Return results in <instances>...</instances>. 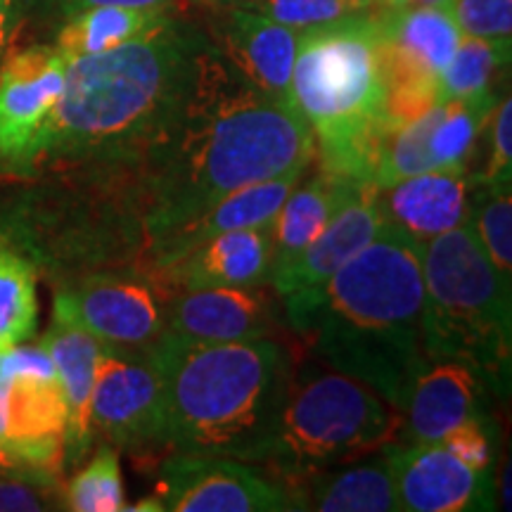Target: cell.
Listing matches in <instances>:
<instances>
[{
    "instance_id": "6da1fadb",
    "label": "cell",
    "mask_w": 512,
    "mask_h": 512,
    "mask_svg": "<svg viewBox=\"0 0 512 512\" xmlns=\"http://www.w3.org/2000/svg\"><path fill=\"white\" fill-rule=\"evenodd\" d=\"M313 157L302 114L235 79L207 46L181 117L145 164L152 252L230 192L306 169Z\"/></svg>"
},
{
    "instance_id": "7a4b0ae2",
    "label": "cell",
    "mask_w": 512,
    "mask_h": 512,
    "mask_svg": "<svg viewBox=\"0 0 512 512\" xmlns=\"http://www.w3.org/2000/svg\"><path fill=\"white\" fill-rule=\"evenodd\" d=\"M207 46V31L171 15L124 46L69 60L31 176L83 164H147L181 117Z\"/></svg>"
},
{
    "instance_id": "3957f363",
    "label": "cell",
    "mask_w": 512,
    "mask_h": 512,
    "mask_svg": "<svg viewBox=\"0 0 512 512\" xmlns=\"http://www.w3.org/2000/svg\"><path fill=\"white\" fill-rule=\"evenodd\" d=\"M280 302L287 328L309 337L325 366L368 384L401 413L413 382L432 363L420 242L382 223L328 283Z\"/></svg>"
},
{
    "instance_id": "277c9868",
    "label": "cell",
    "mask_w": 512,
    "mask_h": 512,
    "mask_svg": "<svg viewBox=\"0 0 512 512\" xmlns=\"http://www.w3.org/2000/svg\"><path fill=\"white\" fill-rule=\"evenodd\" d=\"M145 164H83L0 181V242L50 287L152 261Z\"/></svg>"
},
{
    "instance_id": "5b68a950",
    "label": "cell",
    "mask_w": 512,
    "mask_h": 512,
    "mask_svg": "<svg viewBox=\"0 0 512 512\" xmlns=\"http://www.w3.org/2000/svg\"><path fill=\"white\" fill-rule=\"evenodd\" d=\"M166 394L171 451L259 463L292 377L273 337L197 342L164 332L147 351Z\"/></svg>"
},
{
    "instance_id": "8992f818",
    "label": "cell",
    "mask_w": 512,
    "mask_h": 512,
    "mask_svg": "<svg viewBox=\"0 0 512 512\" xmlns=\"http://www.w3.org/2000/svg\"><path fill=\"white\" fill-rule=\"evenodd\" d=\"M290 102L309 124L320 166L370 183L384 117V76L373 12L299 34Z\"/></svg>"
},
{
    "instance_id": "52a82bcc",
    "label": "cell",
    "mask_w": 512,
    "mask_h": 512,
    "mask_svg": "<svg viewBox=\"0 0 512 512\" xmlns=\"http://www.w3.org/2000/svg\"><path fill=\"white\" fill-rule=\"evenodd\" d=\"M425 349L430 361H463L508 399L512 370L510 280L496 271L470 221L422 245Z\"/></svg>"
},
{
    "instance_id": "ba28073f",
    "label": "cell",
    "mask_w": 512,
    "mask_h": 512,
    "mask_svg": "<svg viewBox=\"0 0 512 512\" xmlns=\"http://www.w3.org/2000/svg\"><path fill=\"white\" fill-rule=\"evenodd\" d=\"M403 418L375 389L330 366L292 370L283 408L259 463L292 486L316 472L394 444Z\"/></svg>"
},
{
    "instance_id": "9c48e42d",
    "label": "cell",
    "mask_w": 512,
    "mask_h": 512,
    "mask_svg": "<svg viewBox=\"0 0 512 512\" xmlns=\"http://www.w3.org/2000/svg\"><path fill=\"white\" fill-rule=\"evenodd\" d=\"M178 292L157 264L110 268L53 285V313L81 325L102 349L147 354L166 332Z\"/></svg>"
},
{
    "instance_id": "30bf717a",
    "label": "cell",
    "mask_w": 512,
    "mask_h": 512,
    "mask_svg": "<svg viewBox=\"0 0 512 512\" xmlns=\"http://www.w3.org/2000/svg\"><path fill=\"white\" fill-rule=\"evenodd\" d=\"M67 403L41 344L0 351V446L19 463L64 472Z\"/></svg>"
},
{
    "instance_id": "8fae6325",
    "label": "cell",
    "mask_w": 512,
    "mask_h": 512,
    "mask_svg": "<svg viewBox=\"0 0 512 512\" xmlns=\"http://www.w3.org/2000/svg\"><path fill=\"white\" fill-rule=\"evenodd\" d=\"M93 437L133 458L159 460L171 451L166 394L150 354L100 349L91 396Z\"/></svg>"
},
{
    "instance_id": "7c38bea8",
    "label": "cell",
    "mask_w": 512,
    "mask_h": 512,
    "mask_svg": "<svg viewBox=\"0 0 512 512\" xmlns=\"http://www.w3.org/2000/svg\"><path fill=\"white\" fill-rule=\"evenodd\" d=\"M67 62L53 43H36L10 53L0 67V181H22L34 171Z\"/></svg>"
},
{
    "instance_id": "4fadbf2b",
    "label": "cell",
    "mask_w": 512,
    "mask_h": 512,
    "mask_svg": "<svg viewBox=\"0 0 512 512\" xmlns=\"http://www.w3.org/2000/svg\"><path fill=\"white\" fill-rule=\"evenodd\" d=\"M164 512H287L299 510L283 482L252 463L226 456L174 451L162 460Z\"/></svg>"
},
{
    "instance_id": "5bb4252c",
    "label": "cell",
    "mask_w": 512,
    "mask_h": 512,
    "mask_svg": "<svg viewBox=\"0 0 512 512\" xmlns=\"http://www.w3.org/2000/svg\"><path fill=\"white\" fill-rule=\"evenodd\" d=\"M204 31L209 48L235 79L268 98L290 102L297 31L249 8H211Z\"/></svg>"
},
{
    "instance_id": "9a60e30c",
    "label": "cell",
    "mask_w": 512,
    "mask_h": 512,
    "mask_svg": "<svg viewBox=\"0 0 512 512\" xmlns=\"http://www.w3.org/2000/svg\"><path fill=\"white\" fill-rule=\"evenodd\" d=\"M403 512L496 510L494 470H475L441 444H389Z\"/></svg>"
},
{
    "instance_id": "2e32d148",
    "label": "cell",
    "mask_w": 512,
    "mask_h": 512,
    "mask_svg": "<svg viewBox=\"0 0 512 512\" xmlns=\"http://www.w3.org/2000/svg\"><path fill=\"white\" fill-rule=\"evenodd\" d=\"M283 302L271 283L247 287L181 290L174 297L166 332L197 342H242L278 335Z\"/></svg>"
},
{
    "instance_id": "e0dca14e",
    "label": "cell",
    "mask_w": 512,
    "mask_h": 512,
    "mask_svg": "<svg viewBox=\"0 0 512 512\" xmlns=\"http://www.w3.org/2000/svg\"><path fill=\"white\" fill-rule=\"evenodd\" d=\"M489 380L463 361H432L413 382L401 408L408 444H439L446 432L467 420L489 418Z\"/></svg>"
},
{
    "instance_id": "ac0fdd59",
    "label": "cell",
    "mask_w": 512,
    "mask_h": 512,
    "mask_svg": "<svg viewBox=\"0 0 512 512\" xmlns=\"http://www.w3.org/2000/svg\"><path fill=\"white\" fill-rule=\"evenodd\" d=\"M475 188L477 176L467 166L434 169L387 188H375V204L382 223L425 245L470 221Z\"/></svg>"
},
{
    "instance_id": "d6986e66",
    "label": "cell",
    "mask_w": 512,
    "mask_h": 512,
    "mask_svg": "<svg viewBox=\"0 0 512 512\" xmlns=\"http://www.w3.org/2000/svg\"><path fill=\"white\" fill-rule=\"evenodd\" d=\"M380 226L382 216L375 204V188L368 185L344 207H339L328 226L320 230L318 238L299 254L294 264L275 273L268 283L280 299L304 297L318 290L375 238Z\"/></svg>"
},
{
    "instance_id": "ffe728a7",
    "label": "cell",
    "mask_w": 512,
    "mask_h": 512,
    "mask_svg": "<svg viewBox=\"0 0 512 512\" xmlns=\"http://www.w3.org/2000/svg\"><path fill=\"white\" fill-rule=\"evenodd\" d=\"M43 349L53 358L67 403V432H64V470L79 467L93 446L91 396L95 382L100 342L88 335L74 320L53 313L48 330L41 337Z\"/></svg>"
},
{
    "instance_id": "44dd1931",
    "label": "cell",
    "mask_w": 512,
    "mask_h": 512,
    "mask_svg": "<svg viewBox=\"0 0 512 512\" xmlns=\"http://www.w3.org/2000/svg\"><path fill=\"white\" fill-rule=\"evenodd\" d=\"M271 223L214 235L185 252L164 271L171 275L178 290L268 283L273 266Z\"/></svg>"
},
{
    "instance_id": "7402d4cb",
    "label": "cell",
    "mask_w": 512,
    "mask_h": 512,
    "mask_svg": "<svg viewBox=\"0 0 512 512\" xmlns=\"http://www.w3.org/2000/svg\"><path fill=\"white\" fill-rule=\"evenodd\" d=\"M311 166L299 171H290V174L268 178V181L245 185V188L230 192L216 204H211L197 214L195 219L185 223V226L176 228L174 233L166 235L152 252V259L159 268H169L174 261L181 259L185 252L200 242L214 238V235L228 233V230L238 228H252L271 223L283 207L287 195L294 190V185L302 181L306 171Z\"/></svg>"
},
{
    "instance_id": "603a6c76",
    "label": "cell",
    "mask_w": 512,
    "mask_h": 512,
    "mask_svg": "<svg viewBox=\"0 0 512 512\" xmlns=\"http://www.w3.org/2000/svg\"><path fill=\"white\" fill-rule=\"evenodd\" d=\"M306 174L302 181L294 185V190L287 195L285 204L271 223L273 266L268 280L294 264L299 254L318 238L320 230L328 226L339 207H344L351 197L368 188V183L332 174V171H325L323 166L309 178H306Z\"/></svg>"
},
{
    "instance_id": "cb8c5ba5",
    "label": "cell",
    "mask_w": 512,
    "mask_h": 512,
    "mask_svg": "<svg viewBox=\"0 0 512 512\" xmlns=\"http://www.w3.org/2000/svg\"><path fill=\"white\" fill-rule=\"evenodd\" d=\"M299 510L316 512H399L389 446L349 467H330L290 486Z\"/></svg>"
},
{
    "instance_id": "d4e9b609",
    "label": "cell",
    "mask_w": 512,
    "mask_h": 512,
    "mask_svg": "<svg viewBox=\"0 0 512 512\" xmlns=\"http://www.w3.org/2000/svg\"><path fill=\"white\" fill-rule=\"evenodd\" d=\"M176 12L121 8V5H98L62 19L55 31L53 46L67 57L98 55L119 48L124 43L150 34Z\"/></svg>"
},
{
    "instance_id": "484cf974",
    "label": "cell",
    "mask_w": 512,
    "mask_h": 512,
    "mask_svg": "<svg viewBox=\"0 0 512 512\" xmlns=\"http://www.w3.org/2000/svg\"><path fill=\"white\" fill-rule=\"evenodd\" d=\"M439 110L441 102L420 114L418 119L384 128L375 152L373 178H370L373 188H387V185L437 169L430 155V133L439 119Z\"/></svg>"
},
{
    "instance_id": "4316f807",
    "label": "cell",
    "mask_w": 512,
    "mask_h": 512,
    "mask_svg": "<svg viewBox=\"0 0 512 512\" xmlns=\"http://www.w3.org/2000/svg\"><path fill=\"white\" fill-rule=\"evenodd\" d=\"M510 64V38H460L456 53L437 79V102L494 93L491 83Z\"/></svg>"
},
{
    "instance_id": "83f0119b",
    "label": "cell",
    "mask_w": 512,
    "mask_h": 512,
    "mask_svg": "<svg viewBox=\"0 0 512 512\" xmlns=\"http://www.w3.org/2000/svg\"><path fill=\"white\" fill-rule=\"evenodd\" d=\"M38 328V273L0 242V351L29 342Z\"/></svg>"
},
{
    "instance_id": "f1b7e54d",
    "label": "cell",
    "mask_w": 512,
    "mask_h": 512,
    "mask_svg": "<svg viewBox=\"0 0 512 512\" xmlns=\"http://www.w3.org/2000/svg\"><path fill=\"white\" fill-rule=\"evenodd\" d=\"M498 105L496 93L441 102L439 119L430 133V155L437 169H460L470 162L479 133L489 124Z\"/></svg>"
},
{
    "instance_id": "f546056e",
    "label": "cell",
    "mask_w": 512,
    "mask_h": 512,
    "mask_svg": "<svg viewBox=\"0 0 512 512\" xmlns=\"http://www.w3.org/2000/svg\"><path fill=\"white\" fill-rule=\"evenodd\" d=\"M126 505L119 451L112 444H102L86 467L64 484V510L121 512Z\"/></svg>"
},
{
    "instance_id": "4dcf8cb0",
    "label": "cell",
    "mask_w": 512,
    "mask_h": 512,
    "mask_svg": "<svg viewBox=\"0 0 512 512\" xmlns=\"http://www.w3.org/2000/svg\"><path fill=\"white\" fill-rule=\"evenodd\" d=\"M470 226L498 273L512 283V195L477 183L470 204Z\"/></svg>"
},
{
    "instance_id": "1f68e13d",
    "label": "cell",
    "mask_w": 512,
    "mask_h": 512,
    "mask_svg": "<svg viewBox=\"0 0 512 512\" xmlns=\"http://www.w3.org/2000/svg\"><path fill=\"white\" fill-rule=\"evenodd\" d=\"M64 472L24 465L0 470V512L64 510Z\"/></svg>"
},
{
    "instance_id": "d6a6232c",
    "label": "cell",
    "mask_w": 512,
    "mask_h": 512,
    "mask_svg": "<svg viewBox=\"0 0 512 512\" xmlns=\"http://www.w3.org/2000/svg\"><path fill=\"white\" fill-rule=\"evenodd\" d=\"M249 10L261 12L297 34L366 12L358 0H254Z\"/></svg>"
},
{
    "instance_id": "836d02e7",
    "label": "cell",
    "mask_w": 512,
    "mask_h": 512,
    "mask_svg": "<svg viewBox=\"0 0 512 512\" xmlns=\"http://www.w3.org/2000/svg\"><path fill=\"white\" fill-rule=\"evenodd\" d=\"M444 8L463 36L510 38L512 0H448Z\"/></svg>"
},
{
    "instance_id": "e575fe53",
    "label": "cell",
    "mask_w": 512,
    "mask_h": 512,
    "mask_svg": "<svg viewBox=\"0 0 512 512\" xmlns=\"http://www.w3.org/2000/svg\"><path fill=\"white\" fill-rule=\"evenodd\" d=\"M496 441V422L489 415V418H475L453 427L451 432L444 434L439 444L446 451H451L458 460H463L465 465L475 467V470H494Z\"/></svg>"
},
{
    "instance_id": "d590c367",
    "label": "cell",
    "mask_w": 512,
    "mask_h": 512,
    "mask_svg": "<svg viewBox=\"0 0 512 512\" xmlns=\"http://www.w3.org/2000/svg\"><path fill=\"white\" fill-rule=\"evenodd\" d=\"M491 152L477 183L489 190H512V102L498 100L491 114Z\"/></svg>"
},
{
    "instance_id": "8d00e7d4",
    "label": "cell",
    "mask_w": 512,
    "mask_h": 512,
    "mask_svg": "<svg viewBox=\"0 0 512 512\" xmlns=\"http://www.w3.org/2000/svg\"><path fill=\"white\" fill-rule=\"evenodd\" d=\"M181 0H31L46 15L55 17L57 22L76 15V12L98 8V5H121V8H143V10H166L174 12Z\"/></svg>"
},
{
    "instance_id": "74e56055",
    "label": "cell",
    "mask_w": 512,
    "mask_h": 512,
    "mask_svg": "<svg viewBox=\"0 0 512 512\" xmlns=\"http://www.w3.org/2000/svg\"><path fill=\"white\" fill-rule=\"evenodd\" d=\"M29 8L31 0H0V67L12 53Z\"/></svg>"
},
{
    "instance_id": "f35d334b",
    "label": "cell",
    "mask_w": 512,
    "mask_h": 512,
    "mask_svg": "<svg viewBox=\"0 0 512 512\" xmlns=\"http://www.w3.org/2000/svg\"><path fill=\"white\" fill-rule=\"evenodd\" d=\"M126 510L131 512H164V503L159 496H150V498H140L138 505H126Z\"/></svg>"
},
{
    "instance_id": "ab89813d",
    "label": "cell",
    "mask_w": 512,
    "mask_h": 512,
    "mask_svg": "<svg viewBox=\"0 0 512 512\" xmlns=\"http://www.w3.org/2000/svg\"><path fill=\"white\" fill-rule=\"evenodd\" d=\"M415 0H373V8L370 12H394V10H403L411 8Z\"/></svg>"
},
{
    "instance_id": "60d3db41",
    "label": "cell",
    "mask_w": 512,
    "mask_h": 512,
    "mask_svg": "<svg viewBox=\"0 0 512 512\" xmlns=\"http://www.w3.org/2000/svg\"><path fill=\"white\" fill-rule=\"evenodd\" d=\"M197 3L209 5V8H249L254 0H197Z\"/></svg>"
},
{
    "instance_id": "b9f144b4",
    "label": "cell",
    "mask_w": 512,
    "mask_h": 512,
    "mask_svg": "<svg viewBox=\"0 0 512 512\" xmlns=\"http://www.w3.org/2000/svg\"><path fill=\"white\" fill-rule=\"evenodd\" d=\"M24 465L27 463H19V460L12 458L10 453L0 446V470H15V467H24Z\"/></svg>"
},
{
    "instance_id": "7bdbcfd3",
    "label": "cell",
    "mask_w": 512,
    "mask_h": 512,
    "mask_svg": "<svg viewBox=\"0 0 512 512\" xmlns=\"http://www.w3.org/2000/svg\"><path fill=\"white\" fill-rule=\"evenodd\" d=\"M446 3H448V0H415L413 5H441V8H444Z\"/></svg>"
},
{
    "instance_id": "ee69618b",
    "label": "cell",
    "mask_w": 512,
    "mask_h": 512,
    "mask_svg": "<svg viewBox=\"0 0 512 512\" xmlns=\"http://www.w3.org/2000/svg\"><path fill=\"white\" fill-rule=\"evenodd\" d=\"M358 5H361L366 12H370V8H373V0H358Z\"/></svg>"
}]
</instances>
